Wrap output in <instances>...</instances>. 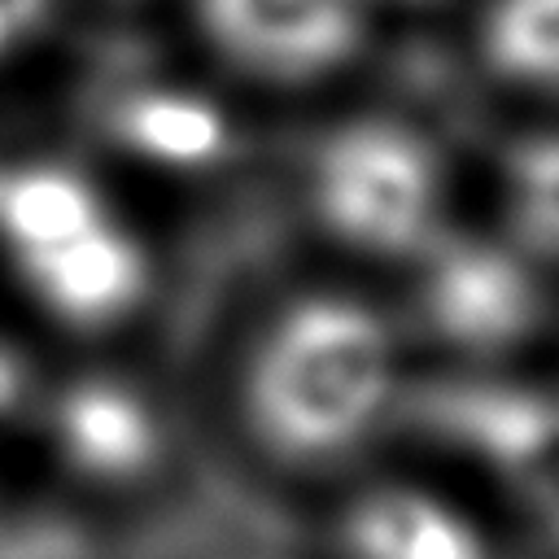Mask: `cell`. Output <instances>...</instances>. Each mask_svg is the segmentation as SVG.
Listing matches in <instances>:
<instances>
[{"mask_svg": "<svg viewBox=\"0 0 559 559\" xmlns=\"http://www.w3.org/2000/svg\"><path fill=\"white\" fill-rule=\"evenodd\" d=\"M393 389V336L384 319L345 293H306L262 332L245 402L262 445L293 463L354 450Z\"/></svg>", "mask_w": 559, "mask_h": 559, "instance_id": "1", "label": "cell"}, {"mask_svg": "<svg viewBox=\"0 0 559 559\" xmlns=\"http://www.w3.org/2000/svg\"><path fill=\"white\" fill-rule=\"evenodd\" d=\"M310 188L332 236L371 253H406L437 223L441 170L411 127L362 118L323 140Z\"/></svg>", "mask_w": 559, "mask_h": 559, "instance_id": "2", "label": "cell"}, {"mask_svg": "<svg viewBox=\"0 0 559 559\" xmlns=\"http://www.w3.org/2000/svg\"><path fill=\"white\" fill-rule=\"evenodd\" d=\"M197 17L231 66L288 83L336 70L367 35V0H197Z\"/></svg>", "mask_w": 559, "mask_h": 559, "instance_id": "3", "label": "cell"}, {"mask_svg": "<svg viewBox=\"0 0 559 559\" xmlns=\"http://www.w3.org/2000/svg\"><path fill=\"white\" fill-rule=\"evenodd\" d=\"M424 310L445 341L463 349H502L528 332L537 314V288L520 258L493 245L459 240L432 258Z\"/></svg>", "mask_w": 559, "mask_h": 559, "instance_id": "4", "label": "cell"}, {"mask_svg": "<svg viewBox=\"0 0 559 559\" xmlns=\"http://www.w3.org/2000/svg\"><path fill=\"white\" fill-rule=\"evenodd\" d=\"M35 297L66 323L96 328L127 314L144 288V258L109 218L17 262Z\"/></svg>", "mask_w": 559, "mask_h": 559, "instance_id": "5", "label": "cell"}, {"mask_svg": "<svg viewBox=\"0 0 559 559\" xmlns=\"http://www.w3.org/2000/svg\"><path fill=\"white\" fill-rule=\"evenodd\" d=\"M57 441L92 476H135L157 454L148 406L109 380H83L57 402Z\"/></svg>", "mask_w": 559, "mask_h": 559, "instance_id": "6", "label": "cell"}, {"mask_svg": "<svg viewBox=\"0 0 559 559\" xmlns=\"http://www.w3.org/2000/svg\"><path fill=\"white\" fill-rule=\"evenodd\" d=\"M463 424L467 437L559 520V402L485 393L463 402Z\"/></svg>", "mask_w": 559, "mask_h": 559, "instance_id": "7", "label": "cell"}, {"mask_svg": "<svg viewBox=\"0 0 559 559\" xmlns=\"http://www.w3.org/2000/svg\"><path fill=\"white\" fill-rule=\"evenodd\" d=\"M349 550L354 559H485L454 511L411 489L362 498L349 515Z\"/></svg>", "mask_w": 559, "mask_h": 559, "instance_id": "8", "label": "cell"}, {"mask_svg": "<svg viewBox=\"0 0 559 559\" xmlns=\"http://www.w3.org/2000/svg\"><path fill=\"white\" fill-rule=\"evenodd\" d=\"M100 218L105 210L96 192L66 166H22L0 179V236L17 262L87 231Z\"/></svg>", "mask_w": 559, "mask_h": 559, "instance_id": "9", "label": "cell"}, {"mask_svg": "<svg viewBox=\"0 0 559 559\" xmlns=\"http://www.w3.org/2000/svg\"><path fill=\"white\" fill-rule=\"evenodd\" d=\"M118 140L157 166H210L227 148V118L192 92L148 87L122 100L114 118Z\"/></svg>", "mask_w": 559, "mask_h": 559, "instance_id": "10", "label": "cell"}, {"mask_svg": "<svg viewBox=\"0 0 559 559\" xmlns=\"http://www.w3.org/2000/svg\"><path fill=\"white\" fill-rule=\"evenodd\" d=\"M480 44L498 74L559 87V0H489Z\"/></svg>", "mask_w": 559, "mask_h": 559, "instance_id": "11", "label": "cell"}, {"mask_svg": "<svg viewBox=\"0 0 559 559\" xmlns=\"http://www.w3.org/2000/svg\"><path fill=\"white\" fill-rule=\"evenodd\" d=\"M511 218L524 245L559 258V131L524 140L507 162Z\"/></svg>", "mask_w": 559, "mask_h": 559, "instance_id": "12", "label": "cell"}, {"mask_svg": "<svg viewBox=\"0 0 559 559\" xmlns=\"http://www.w3.org/2000/svg\"><path fill=\"white\" fill-rule=\"evenodd\" d=\"M48 4H52V0H0V13L9 17V26H13L17 39H22L26 31H35V26L44 22Z\"/></svg>", "mask_w": 559, "mask_h": 559, "instance_id": "13", "label": "cell"}, {"mask_svg": "<svg viewBox=\"0 0 559 559\" xmlns=\"http://www.w3.org/2000/svg\"><path fill=\"white\" fill-rule=\"evenodd\" d=\"M22 397V367L0 349V415H9Z\"/></svg>", "mask_w": 559, "mask_h": 559, "instance_id": "14", "label": "cell"}, {"mask_svg": "<svg viewBox=\"0 0 559 559\" xmlns=\"http://www.w3.org/2000/svg\"><path fill=\"white\" fill-rule=\"evenodd\" d=\"M9 44H17V31H13V26H9V17L0 13V52H4Z\"/></svg>", "mask_w": 559, "mask_h": 559, "instance_id": "15", "label": "cell"}]
</instances>
